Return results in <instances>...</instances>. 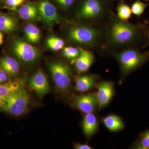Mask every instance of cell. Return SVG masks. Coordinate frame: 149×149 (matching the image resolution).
I'll list each match as a JSON object with an SVG mask.
<instances>
[{
    "label": "cell",
    "mask_w": 149,
    "mask_h": 149,
    "mask_svg": "<svg viewBox=\"0 0 149 149\" xmlns=\"http://www.w3.org/2000/svg\"><path fill=\"white\" fill-rule=\"evenodd\" d=\"M146 24H132L113 14L105 27V48L123 49L136 47L143 40L145 41Z\"/></svg>",
    "instance_id": "obj_1"
},
{
    "label": "cell",
    "mask_w": 149,
    "mask_h": 149,
    "mask_svg": "<svg viewBox=\"0 0 149 149\" xmlns=\"http://www.w3.org/2000/svg\"><path fill=\"white\" fill-rule=\"evenodd\" d=\"M100 25L74 23L67 31L68 39L71 42L98 49L105 48L106 31Z\"/></svg>",
    "instance_id": "obj_2"
},
{
    "label": "cell",
    "mask_w": 149,
    "mask_h": 149,
    "mask_svg": "<svg viewBox=\"0 0 149 149\" xmlns=\"http://www.w3.org/2000/svg\"><path fill=\"white\" fill-rule=\"evenodd\" d=\"M113 0H79L76 17L91 25H101L113 14Z\"/></svg>",
    "instance_id": "obj_3"
},
{
    "label": "cell",
    "mask_w": 149,
    "mask_h": 149,
    "mask_svg": "<svg viewBox=\"0 0 149 149\" xmlns=\"http://www.w3.org/2000/svg\"><path fill=\"white\" fill-rule=\"evenodd\" d=\"M114 57L119 63L122 76H125L148 61L149 52H142L139 48L130 47L116 53Z\"/></svg>",
    "instance_id": "obj_4"
},
{
    "label": "cell",
    "mask_w": 149,
    "mask_h": 149,
    "mask_svg": "<svg viewBox=\"0 0 149 149\" xmlns=\"http://www.w3.org/2000/svg\"><path fill=\"white\" fill-rule=\"evenodd\" d=\"M30 97L23 86L10 93L6 100L3 111L14 116L24 113L28 108Z\"/></svg>",
    "instance_id": "obj_5"
},
{
    "label": "cell",
    "mask_w": 149,
    "mask_h": 149,
    "mask_svg": "<svg viewBox=\"0 0 149 149\" xmlns=\"http://www.w3.org/2000/svg\"><path fill=\"white\" fill-rule=\"evenodd\" d=\"M49 69L55 85L59 91L66 92L71 85V74L69 66L61 61H53Z\"/></svg>",
    "instance_id": "obj_6"
},
{
    "label": "cell",
    "mask_w": 149,
    "mask_h": 149,
    "mask_svg": "<svg viewBox=\"0 0 149 149\" xmlns=\"http://www.w3.org/2000/svg\"><path fill=\"white\" fill-rule=\"evenodd\" d=\"M12 49L15 56L24 63H33L40 56L39 50L37 48L21 39L14 40Z\"/></svg>",
    "instance_id": "obj_7"
},
{
    "label": "cell",
    "mask_w": 149,
    "mask_h": 149,
    "mask_svg": "<svg viewBox=\"0 0 149 149\" xmlns=\"http://www.w3.org/2000/svg\"><path fill=\"white\" fill-rule=\"evenodd\" d=\"M42 19L46 25L52 26L60 22L54 6L49 0H39L37 3Z\"/></svg>",
    "instance_id": "obj_8"
},
{
    "label": "cell",
    "mask_w": 149,
    "mask_h": 149,
    "mask_svg": "<svg viewBox=\"0 0 149 149\" xmlns=\"http://www.w3.org/2000/svg\"><path fill=\"white\" fill-rule=\"evenodd\" d=\"M72 104L84 113H93L97 106V95L92 93L76 96L72 100Z\"/></svg>",
    "instance_id": "obj_9"
},
{
    "label": "cell",
    "mask_w": 149,
    "mask_h": 149,
    "mask_svg": "<svg viewBox=\"0 0 149 149\" xmlns=\"http://www.w3.org/2000/svg\"><path fill=\"white\" fill-rule=\"evenodd\" d=\"M28 85L37 95L42 96L48 93L49 85L47 77L41 70L35 72L29 79Z\"/></svg>",
    "instance_id": "obj_10"
},
{
    "label": "cell",
    "mask_w": 149,
    "mask_h": 149,
    "mask_svg": "<svg viewBox=\"0 0 149 149\" xmlns=\"http://www.w3.org/2000/svg\"><path fill=\"white\" fill-rule=\"evenodd\" d=\"M97 107L99 110L107 105L114 94V88L113 83L110 81H103L97 85Z\"/></svg>",
    "instance_id": "obj_11"
},
{
    "label": "cell",
    "mask_w": 149,
    "mask_h": 149,
    "mask_svg": "<svg viewBox=\"0 0 149 149\" xmlns=\"http://www.w3.org/2000/svg\"><path fill=\"white\" fill-rule=\"evenodd\" d=\"M19 13L22 19L28 22H35L42 20L37 3L26 1L20 6Z\"/></svg>",
    "instance_id": "obj_12"
},
{
    "label": "cell",
    "mask_w": 149,
    "mask_h": 149,
    "mask_svg": "<svg viewBox=\"0 0 149 149\" xmlns=\"http://www.w3.org/2000/svg\"><path fill=\"white\" fill-rule=\"evenodd\" d=\"M94 54L91 51L81 48L80 56L72 61L76 70L79 73H82L88 71L95 61Z\"/></svg>",
    "instance_id": "obj_13"
},
{
    "label": "cell",
    "mask_w": 149,
    "mask_h": 149,
    "mask_svg": "<svg viewBox=\"0 0 149 149\" xmlns=\"http://www.w3.org/2000/svg\"><path fill=\"white\" fill-rule=\"evenodd\" d=\"M24 84V80L19 79L0 84V112L3 111L6 99L10 93L23 86Z\"/></svg>",
    "instance_id": "obj_14"
},
{
    "label": "cell",
    "mask_w": 149,
    "mask_h": 149,
    "mask_svg": "<svg viewBox=\"0 0 149 149\" xmlns=\"http://www.w3.org/2000/svg\"><path fill=\"white\" fill-rule=\"evenodd\" d=\"M97 79V76L94 74L78 76L75 79L74 88L79 92H87L94 88Z\"/></svg>",
    "instance_id": "obj_15"
},
{
    "label": "cell",
    "mask_w": 149,
    "mask_h": 149,
    "mask_svg": "<svg viewBox=\"0 0 149 149\" xmlns=\"http://www.w3.org/2000/svg\"><path fill=\"white\" fill-rule=\"evenodd\" d=\"M0 68L4 70L12 77H15L20 71L18 62L12 57L5 55L0 58Z\"/></svg>",
    "instance_id": "obj_16"
},
{
    "label": "cell",
    "mask_w": 149,
    "mask_h": 149,
    "mask_svg": "<svg viewBox=\"0 0 149 149\" xmlns=\"http://www.w3.org/2000/svg\"><path fill=\"white\" fill-rule=\"evenodd\" d=\"M18 27V21L14 17L7 14L0 15V32L10 33Z\"/></svg>",
    "instance_id": "obj_17"
},
{
    "label": "cell",
    "mask_w": 149,
    "mask_h": 149,
    "mask_svg": "<svg viewBox=\"0 0 149 149\" xmlns=\"http://www.w3.org/2000/svg\"><path fill=\"white\" fill-rule=\"evenodd\" d=\"M98 127L97 120L95 116L93 113H86L83 118V129L85 136H93Z\"/></svg>",
    "instance_id": "obj_18"
},
{
    "label": "cell",
    "mask_w": 149,
    "mask_h": 149,
    "mask_svg": "<svg viewBox=\"0 0 149 149\" xmlns=\"http://www.w3.org/2000/svg\"><path fill=\"white\" fill-rule=\"evenodd\" d=\"M104 125L111 131L116 132L122 130L124 124L121 118L115 115H110L102 119Z\"/></svg>",
    "instance_id": "obj_19"
},
{
    "label": "cell",
    "mask_w": 149,
    "mask_h": 149,
    "mask_svg": "<svg viewBox=\"0 0 149 149\" xmlns=\"http://www.w3.org/2000/svg\"><path fill=\"white\" fill-rule=\"evenodd\" d=\"M117 16L123 21H128L131 17L132 12L130 6L125 3V1H119L116 6Z\"/></svg>",
    "instance_id": "obj_20"
},
{
    "label": "cell",
    "mask_w": 149,
    "mask_h": 149,
    "mask_svg": "<svg viewBox=\"0 0 149 149\" xmlns=\"http://www.w3.org/2000/svg\"><path fill=\"white\" fill-rule=\"evenodd\" d=\"M24 33L28 41L32 43H38L40 41L41 34L40 29L35 25L27 24L24 27Z\"/></svg>",
    "instance_id": "obj_21"
},
{
    "label": "cell",
    "mask_w": 149,
    "mask_h": 149,
    "mask_svg": "<svg viewBox=\"0 0 149 149\" xmlns=\"http://www.w3.org/2000/svg\"><path fill=\"white\" fill-rule=\"evenodd\" d=\"M47 45L52 50L58 51L64 48V41L58 37L51 36L47 40Z\"/></svg>",
    "instance_id": "obj_22"
},
{
    "label": "cell",
    "mask_w": 149,
    "mask_h": 149,
    "mask_svg": "<svg viewBox=\"0 0 149 149\" xmlns=\"http://www.w3.org/2000/svg\"><path fill=\"white\" fill-rule=\"evenodd\" d=\"M81 52V48L67 47L63 48L62 54L65 57L72 61L80 56Z\"/></svg>",
    "instance_id": "obj_23"
},
{
    "label": "cell",
    "mask_w": 149,
    "mask_h": 149,
    "mask_svg": "<svg viewBox=\"0 0 149 149\" xmlns=\"http://www.w3.org/2000/svg\"><path fill=\"white\" fill-rule=\"evenodd\" d=\"M134 148L149 149V129L141 133Z\"/></svg>",
    "instance_id": "obj_24"
},
{
    "label": "cell",
    "mask_w": 149,
    "mask_h": 149,
    "mask_svg": "<svg viewBox=\"0 0 149 149\" xmlns=\"http://www.w3.org/2000/svg\"><path fill=\"white\" fill-rule=\"evenodd\" d=\"M148 5V4L145 3L141 0H136L131 4L130 7L132 13L135 16L140 17Z\"/></svg>",
    "instance_id": "obj_25"
},
{
    "label": "cell",
    "mask_w": 149,
    "mask_h": 149,
    "mask_svg": "<svg viewBox=\"0 0 149 149\" xmlns=\"http://www.w3.org/2000/svg\"><path fill=\"white\" fill-rule=\"evenodd\" d=\"M57 5L62 9L66 10L71 8L77 0H54Z\"/></svg>",
    "instance_id": "obj_26"
},
{
    "label": "cell",
    "mask_w": 149,
    "mask_h": 149,
    "mask_svg": "<svg viewBox=\"0 0 149 149\" xmlns=\"http://www.w3.org/2000/svg\"><path fill=\"white\" fill-rule=\"evenodd\" d=\"M27 0H5L6 5L11 8H15L23 4Z\"/></svg>",
    "instance_id": "obj_27"
},
{
    "label": "cell",
    "mask_w": 149,
    "mask_h": 149,
    "mask_svg": "<svg viewBox=\"0 0 149 149\" xmlns=\"http://www.w3.org/2000/svg\"><path fill=\"white\" fill-rule=\"evenodd\" d=\"M11 80L10 75L0 68V84L8 83Z\"/></svg>",
    "instance_id": "obj_28"
},
{
    "label": "cell",
    "mask_w": 149,
    "mask_h": 149,
    "mask_svg": "<svg viewBox=\"0 0 149 149\" xmlns=\"http://www.w3.org/2000/svg\"><path fill=\"white\" fill-rule=\"evenodd\" d=\"M146 24V29H145V47L149 46V24Z\"/></svg>",
    "instance_id": "obj_29"
},
{
    "label": "cell",
    "mask_w": 149,
    "mask_h": 149,
    "mask_svg": "<svg viewBox=\"0 0 149 149\" xmlns=\"http://www.w3.org/2000/svg\"><path fill=\"white\" fill-rule=\"evenodd\" d=\"M74 148L76 149H91V147L86 144L76 143L74 145Z\"/></svg>",
    "instance_id": "obj_30"
},
{
    "label": "cell",
    "mask_w": 149,
    "mask_h": 149,
    "mask_svg": "<svg viewBox=\"0 0 149 149\" xmlns=\"http://www.w3.org/2000/svg\"><path fill=\"white\" fill-rule=\"evenodd\" d=\"M3 42V35L2 33L0 32V45L2 44Z\"/></svg>",
    "instance_id": "obj_31"
},
{
    "label": "cell",
    "mask_w": 149,
    "mask_h": 149,
    "mask_svg": "<svg viewBox=\"0 0 149 149\" xmlns=\"http://www.w3.org/2000/svg\"><path fill=\"white\" fill-rule=\"evenodd\" d=\"M113 1H125V0H113Z\"/></svg>",
    "instance_id": "obj_32"
},
{
    "label": "cell",
    "mask_w": 149,
    "mask_h": 149,
    "mask_svg": "<svg viewBox=\"0 0 149 149\" xmlns=\"http://www.w3.org/2000/svg\"><path fill=\"white\" fill-rule=\"evenodd\" d=\"M5 0H0V3L3 2Z\"/></svg>",
    "instance_id": "obj_33"
},
{
    "label": "cell",
    "mask_w": 149,
    "mask_h": 149,
    "mask_svg": "<svg viewBox=\"0 0 149 149\" xmlns=\"http://www.w3.org/2000/svg\"><path fill=\"white\" fill-rule=\"evenodd\" d=\"M145 1L146 2H148V4L149 5V0H145Z\"/></svg>",
    "instance_id": "obj_34"
}]
</instances>
